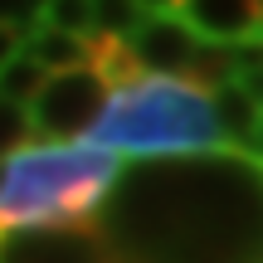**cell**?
I'll return each mask as SVG.
<instances>
[{
	"label": "cell",
	"mask_w": 263,
	"mask_h": 263,
	"mask_svg": "<svg viewBox=\"0 0 263 263\" xmlns=\"http://www.w3.org/2000/svg\"><path fill=\"white\" fill-rule=\"evenodd\" d=\"M122 156L88 141H34L0 161V234L5 229H88Z\"/></svg>",
	"instance_id": "obj_1"
},
{
	"label": "cell",
	"mask_w": 263,
	"mask_h": 263,
	"mask_svg": "<svg viewBox=\"0 0 263 263\" xmlns=\"http://www.w3.org/2000/svg\"><path fill=\"white\" fill-rule=\"evenodd\" d=\"M88 146L112 156H210L229 151L205 88L185 78H137L107 93V107L88 127Z\"/></svg>",
	"instance_id": "obj_2"
},
{
	"label": "cell",
	"mask_w": 263,
	"mask_h": 263,
	"mask_svg": "<svg viewBox=\"0 0 263 263\" xmlns=\"http://www.w3.org/2000/svg\"><path fill=\"white\" fill-rule=\"evenodd\" d=\"M107 93L112 88L93 73V68H68V73H49L44 88L34 93L29 112V132L34 141H83L88 127L103 117Z\"/></svg>",
	"instance_id": "obj_3"
},
{
	"label": "cell",
	"mask_w": 263,
	"mask_h": 263,
	"mask_svg": "<svg viewBox=\"0 0 263 263\" xmlns=\"http://www.w3.org/2000/svg\"><path fill=\"white\" fill-rule=\"evenodd\" d=\"M200 44L205 39H195L176 15H141V25L127 34V49L137 59L141 78H185Z\"/></svg>",
	"instance_id": "obj_4"
},
{
	"label": "cell",
	"mask_w": 263,
	"mask_h": 263,
	"mask_svg": "<svg viewBox=\"0 0 263 263\" xmlns=\"http://www.w3.org/2000/svg\"><path fill=\"white\" fill-rule=\"evenodd\" d=\"M176 20L205 44H254L263 39V0H180Z\"/></svg>",
	"instance_id": "obj_5"
},
{
	"label": "cell",
	"mask_w": 263,
	"mask_h": 263,
	"mask_svg": "<svg viewBox=\"0 0 263 263\" xmlns=\"http://www.w3.org/2000/svg\"><path fill=\"white\" fill-rule=\"evenodd\" d=\"M20 54L29 64H39L44 73H68V68H88V39H73V34H59V29H29L25 49Z\"/></svg>",
	"instance_id": "obj_6"
},
{
	"label": "cell",
	"mask_w": 263,
	"mask_h": 263,
	"mask_svg": "<svg viewBox=\"0 0 263 263\" xmlns=\"http://www.w3.org/2000/svg\"><path fill=\"white\" fill-rule=\"evenodd\" d=\"M39 20H44V29L88 39L93 34V0H44L39 5Z\"/></svg>",
	"instance_id": "obj_7"
},
{
	"label": "cell",
	"mask_w": 263,
	"mask_h": 263,
	"mask_svg": "<svg viewBox=\"0 0 263 263\" xmlns=\"http://www.w3.org/2000/svg\"><path fill=\"white\" fill-rule=\"evenodd\" d=\"M44 78H49L44 68H39V64H29V59L20 54V59H10V64L0 68V98H5V103L29 107V103H34V93L44 88Z\"/></svg>",
	"instance_id": "obj_8"
},
{
	"label": "cell",
	"mask_w": 263,
	"mask_h": 263,
	"mask_svg": "<svg viewBox=\"0 0 263 263\" xmlns=\"http://www.w3.org/2000/svg\"><path fill=\"white\" fill-rule=\"evenodd\" d=\"M146 10L137 0H93V34H107V39H127L132 29L141 25Z\"/></svg>",
	"instance_id": "obj_9"
},
{
	"label": "cell",
	"mask_w": 263,
	"mask_h": 263,
	"mask_svg": "<svg viewBox=\"0 0 263 263\" xmlns=\"http://www.w3.org/2000/svg\"><path fill=\"white\" fill-rule=\"evenodd\" d=\"M34 146V132H29V112L20 103H5L0 98V161L15 156V151Z\"/></svg>",
	"instance_id": "obj_10"
},
{
	"label": "cell",
	"mask_w": 263,
	"mask_h": 263,
	"mask_svg": "<svg viewBox=\"0 0 263 263\" xmlns=\"http://www.w3.org/2000/svg\"><path fill=\"white\" fill-rule=\"evenodd\" d=\"M20 49H25V29L10 25V20H0V68H5L10 59H20Z\"/></svg>",
	"instance_id": "obj_11"
},
{
	"label": "cell",
	"mask_w": 263,
	"mask_h": 263,
	"mask_svg": "<svg viewBox=\"0 0 263 263\" xmlns=\"http://www.w3.org/2000/svg\"><path fill=\"white\" fill-rule=\"evenodd\" d=\"M141 10H146V15H176V5L180 0H137Z\"/></svg>",
	"instance_id": "obj_12"
}]
</instances>
